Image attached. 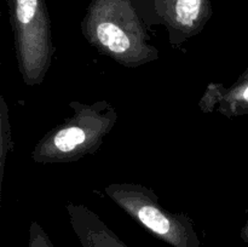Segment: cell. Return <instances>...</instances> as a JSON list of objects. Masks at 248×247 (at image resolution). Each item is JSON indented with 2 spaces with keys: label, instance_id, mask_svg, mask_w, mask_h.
Listing matches in <instances>:
<instances>
[{
  "label": "cell",
  "instance_id": "obj_1",
  "mask_svg": "<svg viewBox=\"0 0 248 247\" xmlns=\"http://www.w3.org/2000/svg\"><path fill=\"white\" fill-rule=\"evenodd\" d=\"M147 28L132 0H91L81 21L85 40L126 68L159 60V50L150 44Z\"/></svg>",
  "mask_w": 248,
  "mask_h": 247
},
{
  "label": "cell",
  "instance_id": "obj_8",
  "mask_svg": "<svg viewBox=\"0 0 248 247\" xmlns=\"http://www.w3.org/2000/svg\"><path fill=\"white\" fill-rule=\"evenodd\" d=\"M14 150L12 143L11 124H10V110L5 97H0V189L2 186L5 173V165L9 153Z\"/></svg>",
  "mask_w": 248,
  "mask_h": 247
},
{
  "label": "cell",
  "instance_id": "obj_2",
  "mask_svg": "<svg viewBox=\"0 0 248 247\" xmlns=\"http://www.w3.org/2000/svg\"><path fill=\"white\" fill-rule=\"evenodd\" d=\"M73 114L43 136L31 152L34 162L65 164L94 154L118 121L115 108L106 99L93 103L72 101Z\"/></svg>",
  "mask_w": 248,
  "mask_h": 247
},
{
  "label": "cell",
  "instance_id": "obj_9",
  "mask_svg": "<svg viewBox=\"0 0 248 247\" xmlns=\"http://www.w3.org/2000/svg\"><path fill=\"white\" fill-rule=\"evenodd\" d=\"M222 85L223 84H218V82H211L207 85L205 93L199 102V108L201 109L202 113L210 114L213 113V110H217Z\"/></svg>",
  "mask_w": 248,
  "mask_h": 247
},
{
  "label": "cell",
  "instance_id": "obj_4",
  "mask_svg": "<svg viewBox=\"0 0 248 247\" xmlns=\"http://www.w3.org/2000/svg\"><path fill=\"white\" fill-rule=\"evenodd\" d=\"M104 191L124 212L170 246H201L194 220L186 213L162 207L153 189L137 183H111Z\"/></svg>",
  "mask_w": 248,
  "mask_h": 247
},
{
  "label": "cell",
  "instance_id": "obj_7",
  "mask_svg": "<svg viewBox=\"0 0 248 247\" xmlns=\"http://www.w3.org/2000/svg\"><path fill=\"white\" fill-rule=\"evenodd\" d=\"M217 111L227 118L248 115V77H239L234 85H222Z\"/></svg>",
  "mask_w": 248,
  "mask_h": 247
},
{
  "label": "cell",
  "instance_id": "obj_3",
  "mask_svg": "<svg viewBox=\"0 0 248 247\" xmlns=\"http://www.w3.org/2000/svg\"><path fill=\"white\" fill-rule=\"evenodd\" d=\"M17 68L27 86L43 84L55 55L46 0H7Z\"/></svg>",
  "mask_w": 248,
  "mask_h": 247
},
{
  "label": "cell",
  "instance_id": "obj_11",
  "mask_svg": "<svg viewBox=\"0 0 248 247\" xmlns=\"http://www.w3.org/2000/svg\"><path fill=\"white\" fill-rule=\"evenodd\" d=\"M240 235H241V239L244 240L245 242H247V244H248V219H247V222L245 223L244 227H242Z\"/></svg>",
  "mask_w": 248,
  "mask_h": 247
},
{
  "label": "cell",
  "instance_id": "obj_12",
  "mask_svg": "<svg viewBox=\"0 0 248 247\" xmlns=\"http://www.w3.org/2000/svg\"><path fill=\"white\" fill-rule=\"evenodd\" d=\"M248 77V67H247V69L246 70H245V72L244 73H242V74L241 75H240V77H241V79H242V77Z\"/></svg>",
  "mask_w": 248,
  "mask_h": 247
},
{
  "label": "cell",
  "instance_id": "obj_10",
  "mask_svg": "<svg viewBox=\"0 0 248 247\" xmlns=\"http://www.w3.org/2000/svg\"><path fill=\"white\" fill-rule=\"evenodd\" d=\"M28 247H55L44 228L36 220L31 222L29 227Z\"/></svg>",
  "mask_w": 248,
  "mask_h": 247
},
{
  "label": "cell",
  "instance_id": "obj_5",
  "mask_svg": "<svg viewBox=\"0 0 248 247\" xmlns=\"http://www.w3.org/2000/svg\"><path fill=\"white\" fill-rule=\"evenodd\" d=\"M147 27H164L172 47L200 34L213 16L212 0H132Z\"/></svg>",
  "mask_w": 248,
  "mask_h": 247
},
{
  "label": "cell",
  "instance_id": "obj_6",
  "mask_svg": "<svg viewBox=\"0 0 248 247\" xmlns=\"http://www.w3.org/2000/svg\"><path fill=\"white\" fill-rule=\"evenodd\" d=\"M65 210L70 227L82 247H130L85 205L69 202Z\"/></svg>",
  "mask_w": 248,
  "mask_h": 247
}]
</instances>
